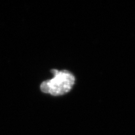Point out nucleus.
<instances>
[{
	"mask_svg": "<svg viewBox=\"0 0 135 135\" xmlns=\"http://www.w3.org/2000/svg\"><path fill=\"white\" fill-rule=\"evenodd\" d=\"M53 78L41 84V91L53 96L63 95L71 90L75 81L74 76L66 70H52Z\"/></svg>",
	"mask_w": 135,
	"mask_h": 135,
	"instance_id": "f257e3e1",
	"label": "nucleus"
}]
</instances>
